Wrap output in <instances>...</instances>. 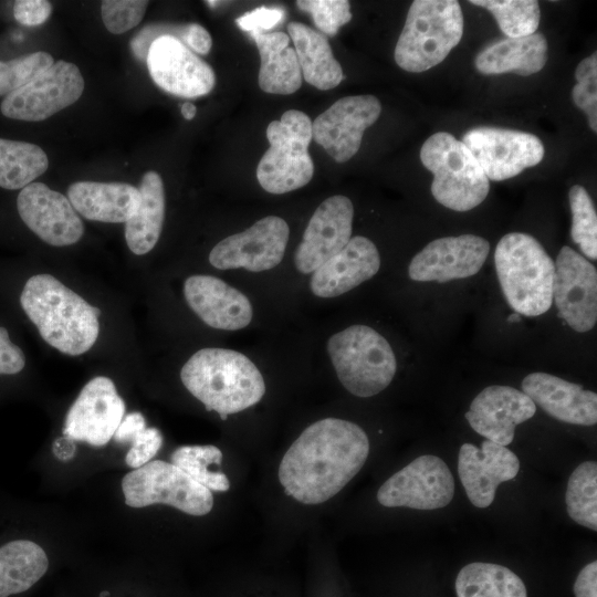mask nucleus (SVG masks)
I'll use <instances>...</instances> for the list:
<instances>
[{
  "label": "nucleus",
  "instance_id": "obj_1",
  "mask_svg": "<svg viewBox=\"0 0 597 597\" xmlns=\"http://www.w3.org/2000/svg\"><path fill=\"white\" fill-rule=\"evenodd\" d=\"M369 448V439L358 425L338 418L321 419L287 449L279 467V481L297 502L324 503L360 471Z\"/></svg>",
  "mask_w": 597,
  "mask_h": 597
},
{
  "label": "nucleus",
  "instance_id": "obj_2",
  "mask_svg": "<svg viewBox=\"0 0 597 597\" xmlns=\"http://www.w3.org/2000/svg\"><path fill=\"white\" fill-rule=\"evenodd\" d=\"M20 304L43 341L63 354H84L98 337L101 310L51 274L31 276Z\"/></svg>",
  "mask_w": 597,
  "mask_h": 597
},
{
  "label": "nucleus",
  "instance_id": "obj_3",
  "mask_svg": "<svg viewBox=\"0 0 597 597\" xmlns=\"http://www.w3.org/2000/svg\"><path fill=\"white\" fill-rule=\"evenodd\" d=\"M180 378L206 410L216 411L222 420L254 406L265 394L258 367L232 349H199L182 366Z\"/></svg>",
  "mask_w": 597,
  "mask_h": 597
},
{
  "label": "nucleus",
  "instance_id": "obj_4",
  "mask_svg": "<svg viewBox=\"0 0 597 597\" xmlns=\"http://www.w3.org/2000/svg\"><path fill=\"white\" fill-rule=\"evenodd\" d=\"M494 261L502 292L516 313L538 316L549 310L555 263L534 237L522 232L503 235Z\"/></svg>",
  "mask_w": 597,
  "mask_h": 597
},
{
  "label": "nucleus",
  "instance_id": "obj_5",
  "mask_svg": "<svg viewBox=\"0 0 597 597\" xmlns=\"http://www.w3.org/2000/svg\"><path fill=\"white\" fill-rule=\"evenodd\" d=\"M462 33L463 14L458 1L416 0L398 38L395 61L407 72H425L448 56Z\"/></svg>",
  "mask_w": 597,
  "mask_h": 597
},
{
  "label": "nucleus",
  "instance_id": "obj_6",
  "mask_svg": "<svg viewBox=\"0 0 597 597\" xmlns=\"http://www.w3.org/2000/svg\"><path fill=\"white\" fill-rule=\"evenodd\" d=\"M326 348L341 384L357 397L379 394L396 374L391 346L367 325H352L332 335Z\"/></svg>",
  "mask_w": 597,
  "mask_h": 597
},
{
  "label": "nucleus",
  "instance_id": "obj_7",
  "mask_svg": "<svg viewBox=\"0 0 597 597\" xmlns=\"http://www.w3.org/2000/svg\"><path fill=\"white\" fill-rule=\"evenodd\" d=\"M420 159L433 175L431 193L442 206L462 212L486 198L488 177L468 147L453 135L438 132L428 137Z\"/></svg>",
  "mask_w": 597,
  "mask_h": 597
},
{
  "label": "nucleus",
  "instance_id": "obj_8",
  "mask_svg": "<svg viewBox=\"0 0 597 597\" xmlns=\"http://www.w3.org/2000/svg\"><path fill=\"white\" fill-rule=\"evenodd\" d=\"M269 149L256 167L260 186L274 195L285 193L307 185L314 174L308 154L312 121L303 112L289 109L266 128Z\"/></svg>",
  "mask_w": 597,
  "mask_h": 597
},
{
  "label": "nucleus",
  "instance_id": "obj_9",
  "mask_svg": "<svg viewBox=\"0 0 597 597\" xmlns=\"http://www.w3.org/2000/svg\"><path fill=\"white\" fill-rule=\"evenodd\" d=\"M125 503L130 507L170 505L186 514L202 516L213 506L210 490L172 463L154 460L128 472L122 480Z\"/></svg>",
  "mask_w": 597,
  "mask_h": 597
},
{
  "label": "nucleus",
  "instance_id": "obj_10",
  "mask_svg": "<svg viewBox=\"0 0 597 597\" xmlns=\"http://www.w3.org/2000/svg\"><path fill=\"white\" fill-rule=\"evenodd\" d=\"M84 91L78 67L60 60L32 81L4 96L1 113L9 118L39 122L74 104Z\"/></svg>",
  "mask_w": 597,
  "mask_h": 597
},
{
  "label": "nucleus",
  "instance_id": "obj_11",
  "mask_svg": "<svg viewBox=\"0 0 597 597\" xmlns=\"http://www.w3.org/2000/svg\"><path fill=\"white\" fill-rule=\"evenodd\" d=\"M454 494V480L439 457L426 454L392 474L378 489L377 500L386 507L437 510L447 506Z\"/></svg>",
  "mask_w": 597,
  "mask_h": 597
},
{
  "label": "nucleus",
  "instance_id": "obj_12",
  "mask_svg": "<svg viewBox=\"0 0 597 597\" xmlns=\"http://www.w3.org/2000/svg\"><path fill=\"white\" fill-rule=\"evenodd\" d=\"M461 142L488 179L494 181L510 179L525 168L536 166L545 154L537 136L514 129L476 127L468 130Z\"/></svg>",
  "mask_w": 597,
  "mask_h": 597
},
{
  "label": "nucleus",
  "instance_id": "obj_13",
  "mask_svg": "<svg viewBox=\"0 0 597 597\" xmlns=\"http://www.w3.org/2000/svg\"><path fill=\"white\" fill-rule=\"evenodd\" d=\"M289 235L290 229L284 219L268 216L217 243L209 253V262L219 270H271L282 261Z\"/></svg>",
  "mask_w": 597,
  "mask_h": 597
},
{
  "label": "nucleus",
  "instance_id": "obj_14",
  "mask_svg": "<svg viewBox=\"0 0 597 597\" xmlns=\"http://www.w3.org/2000/svg\"><path fill=\"white\" fill-rule=\"evenodd\" d=\"M381 113L374 95L345 96L312 122V137L337 163L349 160L358 151L364 132Z\"/></svg>",
  "mask_w": 597,
  "mask_h": 597
},
{
  "label": "nucleus",
  "instance_id": "obj_15",
  "mask_svg": "<svg viewBox=\"0 0 597 597\" xmlns=\"http://www.w3.org/2000/svg\"><path fill=\"white\" fill-rule=\"evenodd\" d=\"M125 416V402L105 376L91 379L70 407L63 434L94 447L105 446Z\"/></svg>",
  "mask_w": 597,
  "mask_h": 597
},
{
  "label": "nucleus",
  "instance_id": "obj_16",
  "mask_svg": "<svg viewBox=\"0 0 597 597\" xmlns=\"http://www.w3.org/2000/svg\"><path fill=\"white\" fill-rule=\"evenodd\" d=\"M553 300L558 315L574 331H590L597 321L596 268L568 245H564L555 263Z\"/></svg>",
  "mask_w": 597,
  "mask_h": 597
},
{
  "label": "nucleus",
  "instance_id": "obj_17",
  "mask_svg": "<svg viewBox=\"0 0 597 597\" xmlns=\"http://www.w3.org/2000/svg\"><path fill=\"white\" fill-rule=\"evenodd\" d=\"M146 64L155 84L176 96H202L216 84L212 67L170 35L160 36L151 43Z\"/></svg>",
  "mask_w": 597,
  "mask_h": 597
},
{
  "label": "nucleus",
  "instance_id": "obj_18",
  "mask_svg": "<svg viewBox=\"0 0 597 597\" xmlns=\"http://www.w3.org/2000/svg\"><path fill=\"white\" fill-rule=\"evenodd\" d=\"M22 221L42 241L54 247L76 243L84 226L70 200L43 182H31L18 195Z\"/></svg>",
  "mask_w": 597,
  "mask_h": 597
},
{
  "label": "nucleus",
  "instance_id": "obj_19",
  "mask_svg": "<svg viewBox=\"0 0 597 597\" xmlns=\"http://www.w3.org/2000/svg\"><path fill=\"white\" fill-rule=\"evenodd\" d=\"M354 207L349 198L333 196L325 199L311 217L294 254L300 273H313L337 254L350 240Z\"/></svg>",
  "mask_w": 597,
  "mask_h": 597
},
{
  "label": "nucleus",
  "instance_id": "obj_20",
  "mask_svg": "<svg viewBox=\"0 0 597 597\" xmlns=\"http://www.w3.org/2000/svg\"><path fill=\"white\" fill-rule=\"evenodd\" d=\"M489 251V242L479 235L439 238L412 258L408 274L411 280L419 282H448L469 277L480 271Z\"/></svg>",
  "mask_w": 597,
  "mask_h": 597
},
{
  "label": "nucleus",
  "instance_id": "obj_21",
  "mask_svg": "<svg viewBox=\"0 0 597 597\" xmlns=\"http://www.w3.org/2000/svg\"><path fill=\"white\" fill-rule=\"evenodd\" d=\"M519 471L516 454L493 441H483L481 448L463 443L459 450V478L468 499L476 507L490 506L498 486L514 479Z\"/></svg>",
  "mask_w": 597,
  "mask_h": 597
},
{
  "label": "nucleus",
  "instance_id": "obj_22",
  "mask_svg": "<svg viewBox=\"0 0 597 597\" xmlns=\"http://www.w3.org/2000/svg\"><path fill=\"white\" fill-rule=\"evenodd\" d=\"M535 412L536 405L523 391L492 385L475 396L465 418L475 432L506 447L514 439L515 427Z\"/></svg>",
  "mask_w": 597,
  "mask_h": 597
},
{
  "label": "nucleus",
  "instance_id": "obj_23",
  "mask_svg": "<svg viewBox=\"0 0 597 597\" xmlns=\"http://www.w3.org/2000/svg\"><path fill=\"white\" fill-rule=\"evenodd\" d=\"M184 295L189 307L202 322L217 329L244 328L253 316L249 298L212 275L189 276L184 283Z\"/></svg>",
  "mask_w": 597,
  "mask_h": 597
},
{
  "label": "nucleus",
  "instance_id": "obj_24",
  "mask_svg": "<svg viewBox=\"0 0 597 597\" xmlns=\"http://www.w3.org/2000/svg\"><path fill=\"white\" fill-rule=\"evenodd\" d=\"M379 268L376 245L366 237H352L337 254L312 273L310 287L318 297H335L373 277Z\"/></svg>",
  "mask_w": 597,
  "mask_h": 597
},
{
  "label": "nucleus",
  "instance_id": "obj_25",
  "mask_svg": "<svg viewBox=\"0 0 597 597\" xmlns=\"http://www.w3.org/2000/svg\"><path fill=\"white\" fill-rule=\"evenodd\" d=\"M522 391L553 418L579 426L597 422V395L580 385L546 373H532L522 380Z\"/></svg>",
  "mask_w": 597,
  "mask_h": 597
},
{
  "label": "nucleus",
  "instance_id": "obj_26",
  "mask_svg": "<svg viewBox=\"0 0 597 597\" xmlns=\"http://www.w3.org/2000/svg\"><path fill=\"white\" fill-rule=\"evenodd\" d=\"M67 199L87 220L119 223L134 216L140 193L126 182L77 181L70 185Z\"/></svg>",
  "mask_w": 597,
  "mask_h": 597
},
{
  "label": "nucleus",
  "instance_id": "obj_27",
  "mask_svg": "<svg viewBox=\"0 0 597 597\" xmlns=\"http://www.w3.org/2000/svg\"><path fill=\"white\" fill-rule=\"evenodd\" d=\"M547 49L546 38L541 33L506 38L483 49L476 55L474 64L484 75L515 73L527 76L544 67Z\"/></svg>",
  "mask_w": 597,
  "mask_h": 597
},
{
  "label": "nucleus",
  "instance_id": "obj_28",
  "mask_svg": "<svg viewBox=\"0 0 597 597\" xmlns=\"http://www.w3.org/2000/svg\"><path fill=\"white\" fill-rule=\"evenodd\" d=\"M258 46L261 66L259 86L265 93L292 94L302 85V73L290 36L281 31L251 35Z\"/></svg>",
  "mask_w": 597,
  "mask_h": 597
},
{
  "label": "nucleus",
  "instance_id": "obj_29",
  "mask_svg": "<svg viewBox=\"0 0 597 597\" xmlns=\"http://www.w3.org/2000/svg\"><path fill=\"white\" fill-rule=\"evenodd\" d=\"M287 30L304 80L322 91L336 87L344 74L325 35L300 22H290Z\"/></svg>",
  "mask_w": 597,
  "mask_h": 597
},
{
  "label": "nucleus",
  "instance_id": "obj_30",
  "mask_svg": "<svg viewBox=\"0 0 597 597\" xmlns=\"http://www.w3.org/2000/svg\"><path fill=\"white\" fill-rule=\"evenodd\" d=\"M138 190L139 206L125 222V240L133 253L143 255L156 245L163 230L165 190L160 175L153 170L145 172Z\"/></svg>",
  "mask_w": 597,
  "mask_h": 597
},
{
  "label": "nucleus",
  "instance_id": "obj_31",
  "mask_svg": "<svg viewBox=\"0 0 597 597\" xmlns=\"http://www.w3.org/2000/svg\"><path fill=\"white\" fill-rule=\"evenodd\" d=\"M44 549L29 540L11 541L0 547V597L31 588L48 570Z\"/></svg>",
  "mask_w": 597,
  "mask_h": 597
},
{
  "label": "nucleus",
  "instance_id": "obj_32",
  "mask_svg": "<svg viewBox=\"0 0 597 597\" xmlns=\"http://www.w3.org/2000/svg\"><path fill=\"white\" fill-rule=\"evenodd\" d=\"M458 597H527L523 580L510 568L475 562L462 567L455 579Z\"/></svg>",
  "mask_w": 597,
  "mask_h": 597
},
{
  "label": "nucleus",
  "instance_id": "obj_33",
  "mask_svg": "<svg viewBox=\"0 0 597 597\" xmlns=\"http://www.w3.org/2000/svg\"><path fill=\"white\" fill-rule=\"evenodd\" d=\"M49 167L44 150L34 144L0 138V187L23 189Z\"/></svg>",
  "mask_w": 597,
  "mask_h": 597
},
{
  "label": "nucleus",
  "instance_id": "obj_34",
  "mask_svg": "<svg viewBox=\"0 0 597 597\" xmlns=\"http://www.w3.org/2000/svg\"><path fill=\"white\" fill-rule=\"evenodd\" d=\"M171 463L210 491L226 492L230 489L227 475L218 471L222 461L221 450L212 444L182 446L170 455Z\"/></svg>",
  "mask_w": 597,
  "mask_h": 597
},
{
  "label": "nucleus",
  "instance_id": "obj_35",
  "mask_svg": "<svg viewBox=\"0 0 597 597\" xmlns=\"http://www.w3.org/2000/svg\"><path fill=\"white\" fill-rule=\"evenodd\" d=\"M569 517L582 526L597 531V463L585 461L572 472L566 494Z\"/></svg>",
  "mask_w": 597,
  "mask_h": 597
},
{
  "label": "nucleus",
  "instance_id": "obj_36",
  "mask_svg": "<svg viewBox=\"0 0 597 597\" xmlns=\"http://www.w3.org/2000/svg\"><path fill=\"white\" fill-rule=\"evenodd\" d=\"M492 13L499 28L507 38L534 34L541 20V10L534 0H471Z\"/></svg>",
  "mask_w": 597,
  "mask_h": 597
},
{
  "label": "nucleus",
  "instance_id": "obj_37",
  "mask_svg": "<svg viewBox=\"0 0 597 597\" xmlns=\"http://www.w3.org/2000/svg\"><path fill=\"white\" fill-rule=\"evenodd\" d=\"M572 211L570 235L589 259H597V214L587 190L575 185L568 192Z\"/></svg>",
  "mask_w": 597,
  "mask_h": 597
},
{
  "label": "nucleus",
  "instance_id": "obj_38",
  "mask_svg": "<svg viewBox=\"0 0 597 597\" xmlns=\"http://www.w3.org/2000/svg\"><path fill=\"white\" fill-rule=\"evenodd\" d=\"M54 63L48 52L38 51L17 59L0 61V96L22 87Z\"/></svg>",
  "mask_w": 597,
  "mask_h": 597
},
{
  "label": "nucleus",
  "instance_id": "obj_39",
  "mask_svg": "<svg viewBox=\"0 0 597 597\" xmlns=\"http://www.w3.org/2000/svg\"><path fill=\"white\" fill-rule=\"evenodd\" d=\"M574 104L586 113L590 129L597 132V53L580 61L575 71Z\"/></svg>",
  "mask_w": 597,
  "mask_h": 597
},
{
  "label": "nucleus",
  "instance_id": "obj_40",
  "mask_svg": "<svg viewBox=\"0 0 597 597\" xmlns=\"http://www.w3.org/2000/svg\"><path fill=\"white\" fill-rule=\"evenodd\" d=\"M297 8L308 12L315 25L327 35H335L339 28L352 20L347 0H300Z\"/></svg>",
  "mask_w": 597,
  "mask_h": 597
},
{
  "label": "nucleus",
  "instance_id": "obj_41",
  "mask_svg": "<svg viewBox=\"0 0 597 597\" xmlns=\"http://www.w3.org/2000/svg\"><path fill=\"white\" fill-rule=\"evenodd\" d=\"M147 6L144 0H105L101 4L103 23L113 34L125 33L142 21Z\"/></svg>",
  "mask_w": 597,
  "mask_h": 597
},
{
  "label": "nucleus",
  "instance_id": "obj_42",
  "mask_svg": "<svg viewBox=\"0 0 597 597\" xmlns=\"http://www.w3.org/2000/svg\"><path fill=\"white\" fill-rule=\"evenodd\" d=\"M163 434L154 427H146L139 431L129 442L130 448L126 453V464L137 469L151 461L163 446Z\"/></svg>",
  "mask_w": 597,
  "mask_h": 597
},
{
  "label": "nucleus",
  "instance_id": "obj_43",
  "mask_svg": "<svg viewBox=\"0 0 597 597\" xmlns=\"http://www.w3.org/2000/svg\"><path fill=\"white\" fill-rule=\"evenodd\" d=\"M188 24H172V23L148 24L134 35V38L130 41V49L134 55L138 60L146 62L148 50L151 43L158 38L170 35L180 40L184 43L186 33L188 30Z\"/></svg>",
  "mask_w": 597,
  "mask_h": 597
},
{
  "label": "nucleus",
  "instance_id": "obj_44",
  "mask_svg": "<svg viewBox=\"0 0 597 597\" xmlns=\"http://www.w3.org/2000/svg\"><path fill=\"white\" fill-rule=\"evenodd\" d=\"M284 10L277 7H259L239 17L238 27L251 35L271 30L284 19Z\"/></svg>",
  "mask_w": 597,
  "mask_h": 597
},
{
  "label": "nucleus",
  "instance_id": "obj_45",
  "mask_svg": "<svg viewBox=\"0 0 597 597\" xmlns=\"http://www.w3.org/2000/svg\"><path fill=\"white\" fill-rule=\"evenodd\" d=\"M52 6L46 0H18L13 4L14 19L27 27L44 23L51 15Z\"/></svg>",
  "mask_w": 597,
  "mask_h": 597
},
{
  "label": "nucleus",
  "instance_id": "obj_46",
  "mask_svg": "<svg viewBox=\"0 0 597 597\" xmlns=\"http://www.w3.org/2000/svg\"><path fill=\"white\" fill-rule=\"evenodd\" d=\"M25 365L22 349L10 341L7 328L0 326V375H14Z\"/></svg>",
  "mask_w": 597,
  "mask_h": 597
},
{
  "label": "nucleus",
  "instance_id": "obj_47",
  "mask_svg": "<svg viewBox=\"0 0 597 597\" xmlns=\"http://www.w3.org/2000/svg\"><path fill=\"white\" fill-rule=\"evenodd\" d=\"M576 597H597V562L594 561L582 568L575 584Z\"/></svg>",
  "mask_w": 597,
  "mask_h": 597
},
{
  "label": "nucleus",
  "instance_id": "obj_48",
  "mask_svg": "<svg viewBox=\"0 0 597 597\" xmlns=\"http://www.w3.org/2000/svg\"><path fill=\"white\" fill-rule=\"evenodd\" d=\"M146 428V420L140 412H130L122 419L113 438L116 442L127 443L143 429Z\"/></svg>",
  "mask_w": 597,
  "mask_h": 597
},
{
  "label": "nucleus",
  "instance_id": "obj_49",
  "mask_svg": "<svg viewBox=\"0 0 597 597\" xmlns=\"http://www.w3.org/2000/svg\"><path fill=\"white\" fill-rule=\"evenodd\" d=\"M184 44L195 52L206 55L210 52L212 40L209 32L198 23H189Z\"/></svg>",
  "mask_w": 597,
  "mask_h": 597
},
{
  "label": "nucleus",
  "instance_id": "obj_50",
  "mask_svg": "<svg viewBox=\"0 0 597 597\" xmlns=\"http://www.w3.org/2000/svg\"><path fill=\"white\" fill-rule=\"evenodd\" d=\"M74 440L63 437L55 440L53 444V452L56 457L65 460L66 458H71L74 454L75 446Z\"/></svg>",
  "mask_w": 597,
  "mask_h": 597
},
{
  "label": "nucleus",
  "instance_id": "obj_51",
  "mask_svg": "<svg viewBox=\"0 0 597 597\" xmlns=\"http://www.w3.org/2000/svg\"><path fill=\"white\" fill-rule=\"evenodd\" d=\"M197 107L190 102H185L181 105V115L185 119L190 121L196 116Z\"/></svg>",
  "mask_w": 597,
  "mask_h": 597
},
{
  "label": "nucleus",
  "instance_id": "obj_52",
  "mask_svg": "<svg viewBox=\"0 0 597 597\" xmlns=\"http://www.w3.org/2000/svg\"><path fill=\"white\" fill-rule=\"evenodd\" d=\"M206 3L211 7V8H214L216 6H218V3H220L219 1H206Z\"/></svg>",
  "mask_w": 597,
  "mask_h": 597
},
{
  "label": "nucleus",
  "instance_id": "obj_53",
  "mask_svg": "<svg viewBox=\"0 0 597 597\" xmlns=\"http://www.w3.org/2000/svg\"><path fill=\"white\" fill-rule=\"evenodd\" d=\"M519 320H520V316L517 314H514L513 316L509 318V321H519Z\"/></svg>",
  "mask_w": 597,
  "mask_h": 597
},
{
  "label": "nucleus",
  "instance_id": "obj_54",
  "mask_svg": "<svg viewBox=\"0 0 597 597\" xmlns=\"http://www.w3.org/2000/svg\"><path fill=\"white\" fill-rule=\"evenodd\" d=\"M108 594H109L108 591L104 590L100 594V597H106L108 596Z\"/></svg>",
  "mask_w": 597,
  "mask_h": 597
}]
</instances>
